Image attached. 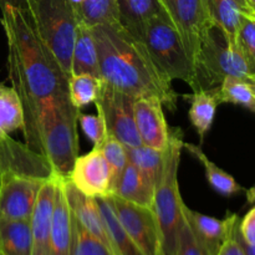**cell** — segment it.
<instances>
[{
  "label": "cell",
  "mask_w": 255,
  "mask_h": 255,
  "mask_svg": "<svg viewBox=\"0 0 255 255\" xmlns=\"http://www.w3.org/2000/svg\"><path fill=\"white\" fill-rule=\"evenodd\" d=\"M99 204L100 212H101L102 219H104L105 228H106L107 236L110 242L114 247L117 255H143L139 249L134 246L132 239L124 229L122 224L120 223L116 213L112 209L111 204L107 201L106 197H99L96 198Z\"/></svg>",
  "instance_id": "d4e9b609"
},
{
  "label": "cell",
  "mask_w": 255,
  "mask_h": 255,
  "mask_svg": "<svg viewBox=\"0 0 255 255\" xmlns=\"http://www.w3.org/2000/svg\"><path fill=\"white\" fill-rule=\"evenodd\" d=\"M92 75L100 77L97 50L92 36L91 27L79 22L71 59V74L70 75Z\"/></svg>",
  "instance_id": "7402d4cb"
},
{
  "label": "cell",
  "mask_w": 255,
  "mask_h": 255,
  "mask_svg": "<svg viewBox=\"0 0 255 255\" xmlns=\"http://www.w3.org/2000/svg\"><path fill=\"white\" fill-rule=\"evenodd\" d=\"M154 189L156 186L136 166H133L131 162H127L114 196L133 204L152 208Z\"/></svg>",
  "instance_id": "d6986e66"
},
{
  "label": "cell",
  "mask_w": 255,
  "mask_h": 255,
  "mask_svg": "<svg viewBox=\"0 0 255 255\" xmlns=\"http://www.w3.org/2000/svg\"><path fill=\"white\" fill-rule=\"evenodd\" d=\"M102 80L92 75H70L69 96L71 104L77 110L84 109L87 105L97 100L101 90Z\"/></svg>",
  "instance_id": "4dcf8cb0"
},
{
  "label": "cell",
  "mask_w": 255,
  "mask_h": 255,
  "mask_svg": "<svg viewBox=\"0 0 255 255\" xmlns=\"http://www.w3.org/2000/svg\"><path fill=\"white\" fill-rule=\"evenodd\" d=\"M59 177L46 181L40 188L31 219L32 255H49L55 192Z\"/></svg>",
  "instance_id": "e0dca14e"
},
{
  "label": "cell",
  "mask_w": 255,
  "mask_h": 255,
  "mask_svg": "<svg viewBox=\"0 0 255 255\" xmlns=\"http://www.w3.org/2000/svg\"><path fill=\"white\" fill-rule=\"evenodd\" d=\"M120 24L133 37H143L146 24L158 12V0H117Z\"/></svg>",
  "instance_id": "ffe728a7"
},
{
  "label": "cell",
  "mask_w": 255,
  "mask_h": 255,
  "mask_svg": "<svg viewBox=\"0 0 255 255\" xmlns=\"http://www.w3.org/2000/svg\"><path fill=\"white\" fill-rule=\"evenodd\" d=\"M127 158L128 162L136 166L156 186L162 173L164 151H157L142 144L138 147L127 148Z\"/></svg>",
  "instance_id": "f546056e"
},
{
  "label": "cell",
  "mask_w": 255,
  "mask_h": 255,
  "mask_svg": "<svg viewBox=\"0 0 255 255\" xmlns=\"http://www.w3.org/2000/svg\"><path fill=\"white\" fill-rule=\"evenodd\" d=\"M239 238H241V234H239ZM241 243H242V247H243L246 255H255V246H248V244H246L243 241H242V238H241Z\"/></svg>",
  "instance_id": "ab89813d"
},
{
  "label": "cell",
  "mask_w": 255,
  "mask_h": 255,
  "mask_svg": "<svg viewBox=\"0 0 255 255\" xmlns=\"http://www.w3.org/2000/svg\"><path fill=\"white\" fill-rule=\"evenodd\" d=\"M31 1L32 0H0V7L5 6V5H10V6H14L17 7V9L27 11Z\"/></svg>",
  "instance_id": "f35d334b"
},
{
  "label": "cell",
  "mask_w": 255,
  "mask_h": 255,
  "mask_svg": "<svg viewBox=\"0 0 255 255\" xmlns=\"http://www.w3.org/2000/svg\"><path fill=\"white\" fill-rule=\"evenodd\" d=\"M133 97L114 89L102 81L95 101L97 114L102 117L106 133L121 142L126 148L142 146L133 115Z\"/></svg>",
  "instance_id": "ba28073f"
},
{
  "label": "cell",
  "mask_w": 255,
  "mask_h": 255,
  "mask_svg": "<svg viewBox=\"0 0 255 255\" xmlns=\"http://www.w3.org/2000/svg\"><path fill=\"white\" fill-rule=\"evenodd\" d=\"M236 42L249 72L255 80V19L243 15L236 34Z\"/></svg>",
  "instance_id": "d6a6232c"
},
{
  "label": "cell",
  "mask_w": 255,
  "mask_h": 255,
  "mask_svg": "<svg viewBox=\"0 0 255 255\" xmlns=\"http://www.w3.org/2000/svg\"><path fill=\"white\" fill-rule=\"evenodd\" d=\"M77 121L80 122L84 133L89 137L90 141L94 143V147L99 148L102 143H104L105 138H106V128H105V124L102 117L99 114L95 115H85L79 111L77 115Z\"/></svg>",
  "instance_id": "e575fe53"
},
{
  "label": "cell",
  "mask_w": 255,
  "mask_h": 255,
  "mask_svg": "<svg viewBox=\"0 0 255 255\" xmlns=\"http://www.w3.org/2000/svg\"><path fill=\"white\" fill-rule=\"evenodd\" d=\"M0 255H32L30 221L0 216Z\"/></svg>",
  "instance_id": "44dd1931"
},
{
  "label": "cell",
  "mask_w": 255,
  "mask_h": 255,
  "mask_svg": "<svg viewBox=\"0 0 255 255\" xmlns=\"http://www.w3.org/2000/svg\"><path fill=\"white\" fill-rule=\"evenodd\" d=\"M46 182L56 178V173L46 157L30 148L26 143L15 141L9 134H0V174Z\"/></svg>",
  "instance_id": "8fae6325"
},
{
  "label": "cell",
  "mask_w": 255,
  "mask_h": 255,
  "mask_svg": "<svg viewBox=\"0 0 255 255\" xmlns=\"http://www.w3.org/2000/svg\"><path fill=\"white\" fill-rule=\"evenodd\" d=\"M71 253L70 255H116L106 244L102 243L75 219L71 214Z\"/></svg>",
  "instance_id": "1f68e13d"
},
{
  "label": "cell",
  "mask_w": 255,
  "mask_h": 255,
  "mask_svg": "<svg viewBox=\"0 0 255 255\" xmlns=\"http://www.w3.org/2000/svg\"><path fill=\"white\" fill-rule=\"evenodd\" d=\"M45 182L12 174H0V216L30 221L37 194Z\"/></svg>",
  "instance_id": "4fadbf2b"
},
{
  "label": "cell",
  "mask_w": 255,
  "mask_h": 255,
  "mask_svg": "<svg viewBox=\"0 0 255 255\" xmlns=\"http://www.w3.org/2000/svg\"><path fill=\"white\" fill-rule=\"evenodd\" d=\"M0 19H1V17H0Z\"/></svg>",
  "instance_id": "7bdbcfd3"
},
{
  "label": "cell",
  "mask_w": 255,
  "mask_h": 255,
  "mask_svg": "<svg viewBox=\"0 0 255 255\" xmlns=\"http://www.w3.org/2000/svg\"><path fill=\"white\" fill-rule=\"evenodd\" d=\"M142 41L157 67L171 81L181 80L188 84L193 91L202 90L197 77L196 65L178 31L162 10L146 24Z\"/></svg>",
  "instance_id": "5b68a950"
},
{
  "label": "cell",
  "mask_w": 255,
  "mask_h": 255,
  "mask_svg": "<svg viewBox=\"0 0 255 255\" xmlns=\"http://www.w3.org/2000/svg\"><path fill=\"white\" fill-rule=\"evenodd\" d=\"M182 209L192 233L208 255L218 254L219 249L231 234L234 224L239 221L237 214H228L227 218L217 219L192 211L186 204H183Z\"/></svg>",
  "instance_id": "9a60e30c"
},
{
  "label": "cell",
  "mask_w": 255,
  "mask_h": 255,
  "mask_svg": "<svg viewBox=\"0 0 255 255\" xmlns=\"http://www.w3.org/2000/svg\"><path fill=\"white\" fill-rule=\"evenodd\" d=\"M62 187H64V193L66 197L69 208L75 219L81 224L82 228H85L95 238L106 244L116 254L111 242H110L109 236H107L104 219H102L96 198H92V197H89L80 192L74 186V183L70 181L69 177L62 178Z\"/></svg>",
  "instance_id": "2e32d148"
},
{
  "label": "cell",
  "mask_w": 255,
  "mask_h": 255,
  "mask_svg": "<svg viewBox=\"0 0 255 255\" xmlns=\"http://www.w3.org/2000/svg\"><path fill=\"white\" fill-rule=\"evenodd\" d=\"M24 109L19 95L12 87L0 85V134L24 128Z\"/></svg>",
  "instance_id": "4316f807"
},
{
  "label": "cell",
  "mask_w": 255,
  "mask_h": 255,
  "mask_svg": "<svg viewBox=\"0 0 255 255\" xmlns=\"http://www.w3.org/2000/svg\"><path fill=\"white\" fill-rule=\"evenodd\" d=\"M177 255H208L203 247L198 243L194 234L192 233L186 218H184L183 226H182L181 234H179L178 251Z\"/></svg>",
  "instance_id": "d590c367"
},
{
  "label": "cell",
  "mask_w": 255,
  "mask_h": 255,
  "mask_svg": "<svg viewBox=\"0 0 255 255\" xmlns=\"http://www.w3.org/2000/svg\"><path fill=\"white\" fill-rule=\"evenodd\" d=\"M71 239V211L64 193L62 178L59 177L56 182V192H55L49 255H70Z\"/></svg>",
  "instance_id": "ac0fdd59"
},
{
  "label": "cell",
  "mask_w": 255,
  "mask_h": 255,
  "mask_svg": "<svg viewBox=\"0 0 255 255\" xmlns=\"http://www.w3.org/2000/svg\"><path fill=\"white\" fill-rule=\"evenodd\" d=\"M0 19L7 40V70L11 87L24 109L25 143L36 151V121L42 105L69 92V75L35 30L30 14L5 5Z\"/></svg>",
  "instance_id": "6da1fadb"
},
{
  "label": "cell",
  "mask_w": 255,
  "mask_h": 255,
  "mask_svg": "<svg viewBox=\"0 0 255 255\" xmlns=\"http://www.w3.org/2000/svg\"><path fill=\"white\" fill-rule=\"evenodd\" d=\"M77 110L69 92L57 95L42 105L36 121V151L44 154L55 173L70 176L79 156Z\"/></svg>",
  "instance_id": "3957f363"
},
{
  "label": "cell",
  "mask_w": 255,
  "mask_h": 255,
  "mask_svg": "<svg viewBox=\"0 0 255 255\" xmlns=\"http://www.w3.org/2000/svg\"><path fill=\"white\" fill-rule=\"evenodd\" d=\"M99 148L102 149V153H104L105 158H106L110 167H111L112 196H114L120 177H121L122 172H124L125 167H126L127 162H128V158H127V148L121 142L117 141L114 137L109 136V134H107L104 143Z\"/></svg>",
  "instance_id": "836d02e7"
},
{
  "label": "cell",
  "mask_w": 255,
  "mask_h": 255,
  "mask_svg": "<svg viewBox=\"0 0 255 255\" xmlns=\"http://www.w3.org/2000/svg\"><path fill=\"white\" fill-rule=\"evenodd\" d=\"M181 129H171L168 147L164 151L162 173L154 189L152 211L156 214L162 236L164 255H177L179 234L184 222L183 199L178 187V167L183 148Z\"/></svg>",
  "instance_id": "277c9868"
},
{
  "label": "cell",
  "mask_w": 255,
  "mask_h": 255,
  "mask_svg": "<svg viewBox=\"0 0 255 255\" xmlns=\"http://www.w3.org/2000/svg\"><path fill=\"white\" fill-rule=\"evenodd\" d=\"M106 198L120 223L142 254L164 255L161 231L152 208L124 201L117 196H109Z\"/></svg>",
  "instance_id": "9c48e42d"
},
{
  "label": "cell",
  "mask_w": 255,
  "mask_h": 255,
  "mask_svg": "<svg viewBox=\"0 0 255 255\" xmlns=\"http://www.w3.org/2000/svg\"><path fill=\"white\" fill-rule=\"evenodd\" d=\"M183 147L203 164L204 169H206L207 181H208V183L211 184V187L214 191L226 197H231L233 196V194L239 193V192L243 191V188L237 183V181L231 176V174L224 172L222 168H219L216 163H213V162L204 154V152L202 151L201 147L192 143H184V142Z\"/></svg>",
  "instance_id": "484cf974"
},
{
  "label": "cell",
  "mask_w": 255,
  "mask_h": 255,
  "mask_svg": "<svg viewBox=\"0 0 255 255\" xmlns=\"http://www.w3.org/2000/svg\"><path fill=\"white\" fill-rule=\"evenodd\" d=\"M75 14L77 21L90 27L120 22L117 0H84Z\"/></svg>",
  "instance_id": "83f0119b"
},
{
  "label": "cell",
  "mask_w": 255,
  "mask_h": 255,
  "mask_svg": "<svg viewBox=\"0 0 255 255\" xmlns=\"http://www.w3.org/2000/svg\"><path fill=\"white\" fill-rule=\"evenodd\" d=\"M74 186L92 198L112 196V171L101 148L77 156L69 176Z\"/></svg>",
  "instance_id": "7c38bea8"
},
{
  "label": "cell",
  "mask_w": 255,
  "mask_h": 255,
  "mask_svg": "<svg viewBox=\"0 0 255 255\" xmlns=\"http://www.w3.org/2000/svg\"><path fill=\"white\" fill-rule=\"evenodd\" d=\"M134 124L142 144L157 151H166L171 128L163 114V104L157 97H137L133 101Z\"/></svg>",
  "instance_id": "5bb4252c"
},
{
  "label": "cell",
  "mask_w": 255,
  "mask_h": 255,
  "mask_svg": "<svg viewBox=\"0 0 255 255\" xmlns=\"http://www.w3.org/2000/svg\"><path fill=\"white\" fill-rule=\"evenodd\" d=\"M216 91L219 104L239 105L255 112V91L249 81L228 76L216 87Z\"/></svg>",
  "instance_id": "f1b7e54d"
},
{
  "label": "cell",
  "mask_w": 255,
  "mask_h": 255,
  "mask_svg": "<svg viewBox=\"0 0 255 255\" xmlns=\"http://www.w3.org/2000/svg\"><path fill=\"white\" fill-rule=\"evenodd\" d=\"M239 234L242 241L248 246H255V207L239 221Z\"/></svg>",
  "instance_id": "74e56055"
},
{
  "label": "cell",
  "mask_w": 255,
  "mask_h": 255,
  "mask_svg": "<svg viewBox=\"0 0 255 255\" xmlns=\"http://www.w3.org/2000/svg\"><path fill=\"white\" fill-rule=\"evenodd\" d=\"M204 2L211 22L218 25L233 40L242 16L253 17L246 0H204Z\"/></svg>",
  "instance_id": "603a6c76"
},
{
  "label": "cell",
  "mask_w": 255,
  "mask_h": 255,
  "mask_svg": "<svg viewBox=\"0 0 255 255\" xmlns=\"http://www.w3.org/2000/svg\"><path fill=\"white\" fill-rule=\"evenodd\" d=\"M247 4H248L249 9H251V12H252V16L255 19V0H246Z\"/></svg>",
  "instance_id": "60d3db41"
},
{
  "label": "cell",
  "mask_w": 255,
  "mask_h": 255,
  "mask_svg": "<svg viewBox=\"0 0 255 255\" xmlns=\"http://www.w3.org/2000/svg\"><path fill=\"white\" fill-rule=\"evenodd\" d=\"M97 50L100 79L137 99L152 96L176 111L178 95L172 81L157 67L143 41L132 36L120 22L91 27Z\"/></svg>",
  "instance_id": "7a4b0ae2"
},
{
  "label": "cell",
  "mask_w": 255,
  "mask_h": 255,
  "mask_svg": "<svg viewBox=\"0 0 255 255\" xmlns=\"http://www.w3.org/2000/svg\"><path fill=\"white\" fill-rule=\"evenodd\" d=\"M251 82V85H252V87H253V90L255 91V81H249Z\"/></svg>",
  "instance_id": "b9f144b4"
},
{
  "label": "cell",
  "mask_w": 255,
  "mask_h": 255,
  "mask_svg": "<svg viewBox=\"0 0 255 255\" xmlns=\"http://www.w3.org/2000/svg\"><path fill=\"white\" fill-rule=\"evenodd\" d=\"M184 97L191 101L189 120L196 128L201 142H203L207 132L211 129L213 125L217 107L219 105L216 87L193 91V94L186 95Z\"/></svg>",
  "instance_id": "cb8c5ba5"
},
{
  "label": "cell",
  "mask_w": 255,
  "mask_h": 255,
  "mask_svg": "<svg viewBox=\"0 0 255 255\" xmlns=\"http://www.w3.org/2000/svg\"><path fill=\"white\" fill-rule=\"evenodd\" d=\"M158 4L163 14L178 31L189 56L196 65L202 36L211 24L204 0H158Z\"/></svg>",
  "instance_id": "30bf717a"
},
{
  "label": "cell",
  "mask_w": 255,
  "mask_h": 255,
  "mask_svg": "<svg viewBox=\"0 0 255 255\" xmlns=\"http://www.w3.org/2000/svg\"><path fill=\"white\" fill-rule=\"evenodd\" d=\"M27 12L41 41L70 76L79 24L74 7L67 0H32Z\"/></svg>",
  "instance_id": "52a82bcc"
},
{
  "label": "cell",
  "mask_w": 255,
  "mask_h": 255,
  "mask_svg": "<svg viewBox=\"0 0 255 255\" xmlns=\"http://www.w3.org/2000/svg\"><path fill=\"white\" fill-rule=\"evenodd\" d=\"M217 255H246L243 247H242L241 238H239V221L234 224L231 234Z\"/></svg>",
  "instance_id": "8d00e7d4"
},
{
  "label": "cell",
  "mask_w": 255,
  "mask_h": 255,
  "mask_svg": "<svg viewBox=\"0 0 255 255\" xmlns=\"http://www.w3.org/2000/svg\"><path fill=\"white\" fill-rule=\"evenodd\" d=\"M196 67L201 89L219 86L228 76L255 81L237 47L236 40L231 39L223 29L213 22L203 32Z\"/></svg>",
  "instance_id": "8992f818"
}]
</instances>
